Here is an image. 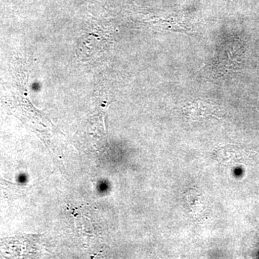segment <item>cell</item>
I'll list each match as a JSON object with an SVG mask.
<instances>
[{
	"mask_svg": "<svg viewBox=\"0 0 259 259\" xmlns=\"http://www.w3.org/2000/svg\"><path fill=\"white\" fill-rule=\"evenodd\" d=\"M18 180L19 182L23 183V182H26L27 177L25 175H21V176L19 177Z\"/></svg>",
	"mask_w": 259,
	"mask_h": 259,
	"instance_id": "6da1fadb",
	"label": "cell"
}]
</instances>
